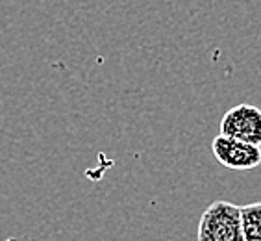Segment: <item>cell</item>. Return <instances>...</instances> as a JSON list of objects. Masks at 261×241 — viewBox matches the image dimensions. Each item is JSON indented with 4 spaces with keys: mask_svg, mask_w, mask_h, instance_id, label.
<instances>
[{
    "mask_svg": "<svg viewBox=\"0 0 261 241\" xmlns=\"http://www.w3.org/2000/svg\"><path fill=\"white\" fill-rule=\"evenodd\" d=\"M198 241H245L241 206L228 201H215L202 213Z\"/></svg>",
    "mask_w": 261,
    "mask_h": 241,
    "instance_id": "obj_1",
    "label": "cell"
},
{
    "mask_svg": "<svg viewBox=\"0 0 261 241\" xmlns=\"http://www.w3.org/2000/svg\"><path fill=\"white\" fill-rule=\"evenodd\" d=\"M211 151L217 161L231 171H250L261 163V147L246 141L219 136L211 141Z\"/></svg>",
    "mask_w": 261,
    "mask_h": 241,
    "instance_id": "obj_2",
    "label": "cell"
},
{
    "mask_svg": "<svg viewBox=\"0 0 261 241\" xmlns=\"http://www.w3.org/2000/svg\"><path fill=\"white\" fill-rule=\"evenodd\" d=\"M245 241H261V201L241 206Z\"/></svg>",
    "mask_w": 261,
    "mask_h": 241,
    "instance_id": "obj_4",
    "label": "cell"
},
{
    "mask_svg": "<svg viewBox=\"0 0 261 241\" xmlns=\"http://www.w3.org/2000/svg\"><path fill=\"white\" fill-rule=\"evenodd\" d=\"M221 134L261 147V108L252 104L230 108L221 120Z\"/></svg>",
    "mask_w": 261,
    "mask_h": 241,
    "instance_id": "obj_3",
    "label": "cell"
}]
</instances>
